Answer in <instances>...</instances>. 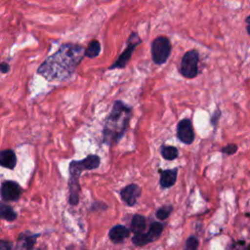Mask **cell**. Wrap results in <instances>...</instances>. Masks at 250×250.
<instances>
[{"label": "cell", "instance_id": "cell-1", "mask_svg": "<svg viewBox=\"0 0 250 250\" xmlns=\"http://www.w3.org/2000/svg\"><path fill=\"white\" fill-rule=\"evenodd\" d=\"M85 48L74 43L62 44L38 67L37 73L50 82H61L71 77L83 60Z\"/></svg>", "mask_w": 250, "mask_h": 250}, {"label": "cell", "instance_id": "cell-2", "mask_svg": "<svg viewBox=\"0 0 250 250\" xmlns=\"http://www.w3.org/2000/svg\"><path fill=\"white\" fill-rule=\"evenodd\" d=\"M132 108L122 101H115L112 108L105 119L104 126V142L107 145H114L124 135L129 119L131 117Z\"/></svg>", "mask_w": 250, "mask_h": 250}, {"label": "cell", "instance_id": "cell-3", "mask_svg": "<svg viewBox=\"0 0 250 250\" xmlns=\"http://www.w3.org/2000/svg\"><path fill=\"white\" fill-rule=\"evenodd\" d=\"M101 159L96 154L88 155L82 160H72L69 163V181H68V189H69V204L77 205L79 202V193H80V185L79 179L82 172L87 170H94L100 166Z\"/></svg>", "mask_w": 250, "mask_h": 250}, {"label": "cell", "instance_id": "cell-4", "mask_svg": "<svg viewBox=\"0 0 250 250\" xmlns=\"http://www.w3.org/2000/svg\"><path fill=\"white\" fill-rule=\"evenodd\" d=\"M171 50H172V45H171L170 39L164 35L157 36L151 42V47H150L152 62L157 65L164 64L170 57Z\"/></svg>", "mask_w": 250, "mask_h": 250}, {"label": "cell", "instance_id": "cell-5", "mask_svg": "<svg viewBox=\"0 0 250 250\" xmlns=\"http://www.w3.org/2000/svg\"><path fill=\"white\" fill-rule=\"evenodd\" d=\"M199 53L194 50H188L184 54L180 64V73L188 79H192L198 74Z\"/></svg>", "mask_w": 250, "mask_h": 250}, {"label": "cell", "instance_id": "cell-6", "mask_svg": "<svg viewBox=\"0 0 250 250\" xmlns=\"http://www.w3.org/2000/svg\"><path fill=\"white\" fill-rule=\"evenodd\" d=\"M142 43V39L140 38L139 34L137 32H131L127 39V44L125 49L122 51V53L119 55L117 60L108 67L109 70L116 69V68H124L128 62H130L133 52L135 51L136 47Z\"/></svg>", "mask_w": 250, "mask_h": 250}, {"label": "cell", "instance_id": "cell-7", "mask_svg": "<svg viewBox=\"0 0 250 250\" xmlns=\"http://www.w3.org/2000/svg\"><path fill=\"white\" fill-rule=\"evenodd\" d=\"M22 194L21 187L15 181H4L0 187V196L4 201H17Z\"/></svg>", "mask_w": 250, "mask_h": 250}, {"label": "cell", "instance_id": "cell-8", "mask_svg": "<svg viewBox=\"0 0 250 250\" xmlns=\"http://www.w3.org/2000/svg\"><path fill=\"white\" fill-rule=\"evenodd\" d=\"M177 136L183 143L189 145L194 140V132L192 129L191 121L188 118L182 119L178 123L177 127Z\"/></svg>", "mask_w": 250, "mask_h": 250}, {"label": "cell", "instance_id": "cell-9", "mask_svg": "<svg viewBox=\"0 0 250 250\" xmlns=\"http://www.w3.org/2000/svg\"><path fill=\"white\" fill-rule=\"evenodd\" d=\"M141 194V188L136 184H131L121 189L120 195L122 199L129 205L134 206Z\"/></svg>", "mask_w": 250, "mask_h": 250}, {"label": "cell", "instance_id": "cell-10", "mask_svg": "<svg viewBox=\"0 0 250 250\" xmlns=\"http://www.w3.org/2000/svg\"><path fill=\"white\" fill-rule=\"evenodd\" d=\"M39 236L38 233L33 234L29 231L22 232L19 235L16 245V250H33L36 239Z\"/></svg>", "mask_w": 250, "mask_h": 250}, {"label": "cell", "instance_id": "cell-11", "mask_svg": "<svg viewBox=\"0 0 250 250\" xmlns=\"http://www.w3.org/2000/svg\"><path fill=\"white\" fill-rule=\"evenodd\" d=\"M129 234H130L129 229H127L125 226H122V225L114 226L113 228L110 229L108 232V236L110 240L114 243H120L124 241L125 238L129 236Z\"/></svg>", "mask_w": 250, "mask_h": 250}, {"label": "cell", "instance_id": "cell-12", "mask_svg": "<svg viewBox=\"0 0 250 250\" xmlns=\"http://www.w3.org/2000/svg\"><path fill=\"white\" fill-rule=\"evenodd\" d=\"M17 164V156L12 149L0 151V166L7 169H14Z\"/></svg>", "mask_w": 250, "mask_h": 250}, {"label": "cell", "instance_id": "cell-13", "mask_svg": "<svg viewBox=\"0 0 250 250\" xmlns=\"http://www.w3.org/2000/svg\"><path fill=\"white\" fill-rule=\"evenodd\" d=\"M177 173H178L177 168L162 171L161 176H160V185H161V187L163 188H170V187L174 186V184L176 182V179H177Z\"/></svg>", "mask_w": 250, "mask_h": 250}, {"label": "cell", "instance_id": "cell-14", "mask_svg": "<svg viewBox=\"0 0 250 250\" xmlns=\"http://www.w3.org/2000/svg\"><path fill=\"white\" fill-rule=\"evenodd\" d=\"M162 230H163V225L161 223L154 222L150 225L147 232H146V235L149 240V242H152L161 235Z\"/></svg>", "mask_w": 250, "mask_h": 250}, {"label": "cell", "instance_id": "cell-15", "mask_svg": "<svg viewBox=\"0 0 250 250\" xmlns=\"http://www.w3.org/2000/svg\"><path fill=\"white\" fill-rule=\"evenodd\" d=\"M101 51H102L101 43H100L98 40L94 39V40H92V41L88 44L87 48L85 49L84 56L87 57V58H89V59H94V58H96V57H98V56L100 55Z\"/></svg>", "mask_w": 250, "mask_h": 250}, {"label": "cell", "instance_id": "cell-16", "mask_svg": "<svg viewBox=\"0 0 250 250\" xmlns=\"http://www.w3.org/2000/svg\"><path fill=\"white\" fill-rule=\"evenodd\" d=\"M0 219L6 220L8 222H13L17 219V213L10 205L0 203Z\"/></svg>", "mask_w": 250, "mask_h": 250}, {"label": "cell", "instance_id": "cell-17", "mask_svg": "<svg viewBox=\"0 0 250 250\" xmlns=\"http://www.w3.org/2000/svg\"><path fill=\"white\" fill-rule=\"evenodd\" d=\"M146 229V219L142 215H135L131 223V230L135 233L143 232Z\"/></svg>", "mask_w": 250, "mask_h": 250}, {"label": "cell", "instance_id": "cell-18", "mask_svg": "<svg viewBox=\"0 0 250 250\" xmlns=\"http://www.w3.org/2000/svg\"><path fill=\"white\" fill-rule=\"evenodd\" d=\"M161 154L163 158L167 160H173L178 156V149L175 146H163L161 147Z\"/></svg>", "mask_w": 250, "mask_h": 250}, {"label": "cell", "instance_id": "cell-19", "mask_svg": "<svg viewBox=\"0 0 250 250\" xmlns=\"http://www.w3.org/2000/svg\"><path fill=\"white\" fill-rule=\"evenodd\" d=\"M132 242L136 246H143V245H146L147 243H150L149 240L147 239L146 233H144V232L135 233V235L132 237Z\"/></svg>", "mask_w": 250, "mask_h": 250}, {"label": "cell", "instance_id": "cell-20", "mask_svg": "<svg viewBox=\"0 0 250 250\" xmlns=\"http://www.w3.org/2000/svg\"><path fill=\"white\" fill-rule=\"evenodd\" d=\"M172 212V206L170 205H165L160 207L157 211H156V217L160 220H165L169 217V215Z\"/></svg>", "mask_w": 250, "mask_h": 250}, {"label": "cell", "instance_id": "cell-21", "mask_svg": "<svg viewBox=\"0 0 250 250\" xmlns=\"http://www.w3.org/2000/svg\"><path fill=\"white\" fill-rule=\"evenodd\" d=\"M198 248V239L195 236H189L186 241L184 250H197Z\"/></svg>", "mask_w": 250, "mask_h": 250}, {"label": "cell", "instance_id": "cell-22", "mask_svg": "<svg viewBox=\"0 0 250 250\" xmlns=\"http://www.w3.org/2000/svg\"><path fill=\"white\" fill-rule=\"evenodd\" d=\"M236 150H237V146H236V145H233V144L228 145V146H226L225 147H223V149H222L223 153L229 154H229H233Z\"/></svg>", "mask_w": 250, "mask_h": 250}, {"label": "cell", "instance_id": "cell-23", "mask_svg": "<svg viewBox=\"0 0 250 250\" xmlns=\"http://www.w3.org/2000/svg\"><path fill=\"white\" fill-rule=\"evenodd\" d=\"M0 250H12V243L8 240L0 239Z\"/></svg>", "mask_w": 250, "mask_h": 250}, {"label": "cell", "instance_id": "cell-24", "mask_svg": "<svg viewBox=\"0 0 250 250\" xmlns=\"http://www.w3.org/2000/svg\"><path fill=\"white\" fill-rule=\"evenodd\" d=\"M9 70H10L9 63L6 62H0V73L5 74V73H8Z\"/></svg>", "mask_w": 250, "mask_h": 250}, {"label": "cell", "instance_id": "cell-25", "mask_svg": "<svg viewBox=\"0 0 250 250\" xmlns=\"http://www.w3.org/2000/svg\"><path fill=\"white\" fill-rule=\"evenodd\" d=\"M245 23H246V31L248 35H250V15H248L245 19Z\"/></svg>", "mask_w": 250, "mask_h": 250}, {"label": "cell", "instance_id": "cell-26", "mask_svg": "<svg viewBox=\"0 0 250 250\" xmlns=\"http://www.w3.org/2000/svg\"><path fill=\"white\" fill-rule=\"evenodd\" d=\"M247 250H250V245L247 247Z\"/></svg>", "mask_w": 250, "mask_h": 250}]
</instances>
